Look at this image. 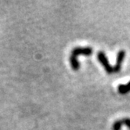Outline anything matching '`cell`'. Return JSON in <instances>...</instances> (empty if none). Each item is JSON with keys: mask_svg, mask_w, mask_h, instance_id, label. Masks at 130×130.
Masks as SVG:
<instances>
[{"mask_svg": "<svg viewBox=\"0 0 130 130\" xmlns=\"http://www.w3.org/2000/svg\"><path fill=\"white\" fill-rule=\"evenodd\" d=\"M122 126V122H121V120H117L113 124L112 129L113 130H121Z\"/></svg>", "mask_w": 130, "mask_h": 130, "instance_id": "5b68a950", "label": "cell"}, {"mask_svg": "<svg viewBox=\"0 0 130 130\" xmlns=\"http://www.w3.org/2000/svg\"><path fill=\"white\" fill-rule=\"evenodd\" d=\"M121 122H122V125H124L130 129V118H122V119H121Z\"/></svg>", "mask_w": 130, "mask_h": 130, "instance_id": "8992f818", "label": "cell"}, {"mask_svg": "<svg viewBox=\"0 0 130 130\" xmlns=\"http://www.w3.org/2000/svg\"><path fill=\"white\" fill-rule=\"evenodd\" d=\"M125 50H120L117 54V59H116V63L114 67V72H119L120 70L122 69V65L125 60Z\"/></svg>", "mask_w": 130, "mask_h": 130, "instance_id": "3957f363", "label": "cell"}, {"mask_svg": "<svg viewBox=\"0 0 130 130\" xmlns=\"http://www.w3.org/2000/svg\"><path fill=\"white\" fill-rule=\"evenodd\" d=\"M97 59L102 64V66L104 68V70L107 74H112L114 72V67L110 64L105 53H104L103 51H100L97 53Z\"/></svg>", "mask_w": 130, "mask_h": 130, "instance_id": "7a4b0ae2", "label": "cell"}, {"mask_svg": "<svg viewBox=\"0 0 130 130\" xmlns=\"http://www.w3.org/2000/svg\"><path fill=\"white\" fill-rule=\"evenodd\" d=\"M92 49L91 47H75L71 50V56H70V64L71 68H77L79 67V62L78 60V57L80 55L85 56H90L92 54Z\"/></svg>", "mask_w": 130, "mask_h": 130, "instance_id": "6da1fadb", "label": "cell"}, {"mask_svg": "<svg viewBox=\"0 0 130 130\" xmlns=\"http://www.w3.org/2000/svg\"><path fill=\"white\" fill-rule=\"evenodd\" d=\"M118 91L120 94H126L130 92V81L125 85H119L118 87Z\"/></svg>", "mask_w": 130, "mask_h": 130, "instance_id": "277c9868", "label": "cell"}]
</instances>
